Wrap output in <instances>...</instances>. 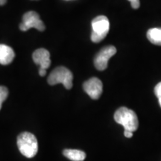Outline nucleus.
Wrapping results in <instances>:
<instances>
[{"instance_id": "obj_18", "label": "nucleus", "mask_w": 161, "mask_h": 161, "mask_svg": "<svg viewBox=\"0 0 161 161\" xmlns=\"http://www.w3.org/2000/svg\"><path fill=\"white\" fill-rule=\"evenodd\" d=\"M158 100H159V104H160V105L161 107V96H160V97L158 98Z\"/></svg>"}, {"instance_id": "obj_16", "label": "nucleus", "mask_w": 161, "mask_h": 161, "mask_svg": "<svg viewBox=\"0 0 161 161\" xmlns=\"http://www.w3.org/2000/svg\"><path fill=\"white\" fill-rule=\"evenodd\" d=\"M46 69H39V75L40 76H42V77H43V76L46 75Z\"/></svg>"}, {"instance_id": "obj_3", "label": "nucleus", "mask_w": 161, "mask_h": 161, "mask_svg": "<svg viewBox=\"0 0 161 161\" xmlns=\"http://www.w3.org/2000/svg\"><path fill=\"white\" fill-rule=\"evenodd\" d=\"M73 75L69 69L64 66H58L49 74L48 83L50 85L62 84L66 89L70 90L72 87Z\"/></svg>"}, {"instance_id": "obj_6", "label": "nucleus", "mask_w": 161, "mask_h": 161, "mask_svg": "<svg viewBox=\"0 0 161 161\" xmlns=\"http://www.w3.org/2000/svg\"><path fill=\"white\" fill-rule=\"evenodd\" d=\"M116 53V49L114 46H108L101 49L94 59V65L99 71H103L108 67L109 60Z\"/></svg>"}, {"instance_id": "obj_17", "label": "nucleus", "mask_w": 161, "mask_h": 161, "mask_svg": "<svg viewBox=\"0 0 161 161\" xmlns=\"http://www.w3.org/2000/svg\"><path fill=\"white\" fill-rule=\"evenodd\" d=\"M6 1L7 0H0V5H3L6 3Z\"/></svg>"}, {"instance_id": "obj_7", "label": "nucleus", "mask_w": 161, "mask_h": 161, "mask_svg": "<svg viewBox=\"0 0 161 161\" xmlns=\"http://www.w3.org/2000/svg\"><path fill=\"white\" fill-rule=\"evenodd\" d=\"M84 90L92 99H98L100 98L103 90V85L101 80L93 77L85 81L83 84Z\"/></svg>"}, {"instance_id": "obj_15", "label": "nucleus", "mask_w": 161, "mask_h": 161, "mask_svg": "<svg viewBox=\"0 0 161 161\" xmlns=\"http://www.w3.org/2000/svg\"><path fill=\"white\" fill-rule=\"evenodd\" d=\"M133 133L131 131H129V130H125L124 131V135L127 138H130L133 136Z\"/></svg>"}, {"instance_id": "obj_12", "label": "nucleus", "mask_w": 161, "mask_h": 161, "mask_svg": "<svg viewBox=\"0 0 161 161\" xmlns=\"http://www.w3.org/2000/svg\"><path fill=\"white\" fill-rule=\"evenodd\" d=\"M8 96V90L7 87L3 86H0V110L2 108L3 102L7 98Z\"/></svg>"}, {"instance_id": "obj_13", "label": "nucleus", "mask_w": 161, "mask_h": 161, "mask_svg": "<svg viewBox=\"0 0 161 161\" xmlns=\"http://www.w3.org/2000/svg\"><path fill=\"white\" fill-rule=\"evenodd\" d=\"M154 93L158 98L161 96V82L157 84L155 87H154Z\"/></svg>"}, {"instance_id": "obj_2", "label": "nucleus", "mask_w": 161, "mask_h": 161, "mask_svg": "<svg viewBox=\"0 0 161 161\" xmlns=\"http://www.w3.org/2000/svg\"><path fill=\"white\" fill-rule=\"evenodd\" d=\"M17 146L20 153L28 158H34L38 151L37 138L29 132H23L18 136Z\"/></svg>"}, {"instance_id": "obj_1", "label": "nucleus", "mask_w": 161, "mask_h": 161, "mask_svg": "<svg viewBox=\"0 0 161 161\" xmlns=\"http://www.w3.org/2000/svg\"><path fill=\"white\" fill-rule=\"evenodd\" d=\"M114 119L118 124L124 127L125 130L134 132L138 128V118L134 110L125 107L119 108L114 114Z\"/></svg>"}, {"instance_id": "obj_11", "label": "nucleus", "mask_w": 161, "mask_h": 161, "mask_svg": "<svg viewBox=\"0 0 161 161\" xmlns=\"http://www.w3.org/2000/svg\"><path fill=\"white\" fill-rule=\"evenodd\" d=\"M147 38L151 43L161 46V28H153L147 31Z\"/></svg>"}, {"instance_id": "obj_5", "label": "nucleus", "mask_w": 161, "mask_h": 161, "mask_svg": "<svg viewBox=\"0 0 161 161\" xmlns=\"http://www.w3.org/2000/svg\"><path fill=\"white\" fill-rule=\"evenodd\" d=\"M31 28H35L40 31H43L45 29L43 22L40 19L39 14L35 11L25 13L23 17V22L19 25V29L23 31H28Z\"/></svg>"}, {"instance_id": "obj_4", "label": "nucleus", "mask_w": 161, "mask_h": 161, "mask_svg": "<svg viewBox=\"0 0 161 161\" xmlns=\"http://www.w3.org/2000/svg\"><path fill=\"white\" fill-rule=\"evenodd\" d=\"M110 23L105 16H98L92 21L91 40L93 43H99L106 37L109 32Z\"/></svg>"}, {"instance_id": "obj_8", "label": "nucleus", "mask_w": 161, "mask_h": 161, "mask_svg": "<svg viewBox=\"0 0 161 161\" xmlns=\"http://www.w3.org/2000/svg\"><path fill=\"white\" fill-rule=\"evenodd\" d=\"M34 62L40 66V69H47L51 65L50 54L48 50L45 49H38L32 55Z\"/></svg>"}, {"instance_id": "obj_14", "label": "nucleus", "mask_w": 161, "mask_h": 161, "mask_svg": "<svg viewBox=\"0 0 161 161\" xmlns=\"http://www.w3.org/2000/svg\"><path fill=\"white\" fill-rule=\"evenodd\" d=\"M128 1L131 3V6L133 8L137 9L140 8V0H128Z\"/></svg>"}, {"instance_id": "obj_10", "label": "nucleus", "mask_w": 161, "mask_h": 161, "mask_svg": "<svg viewBox=\"0 0 161 161\" xmlns=\"http://www.w3.org/2000/svg\"><path fill=\"white\" fill-rule=\"evenodd\" d=\"M64 155L72 161H84L86 158V154L83 151L77 149H65Z\"/></svg>"}, {"instance_id": "obj_9", "label": "nucleus", "mask_w": 161, "mask_h": 161, "mask_svg": "<svg viewBox=\"0 0 161 161\" xmlns=\"http://www.w3.org/2000/svg\"><path fill=\"white\" fill-rule=\"evenodd\" d=\"M14 57V51L11 47L4 44H0V64L8 65L13 61Z\"/></svg>"}]
</instances>
